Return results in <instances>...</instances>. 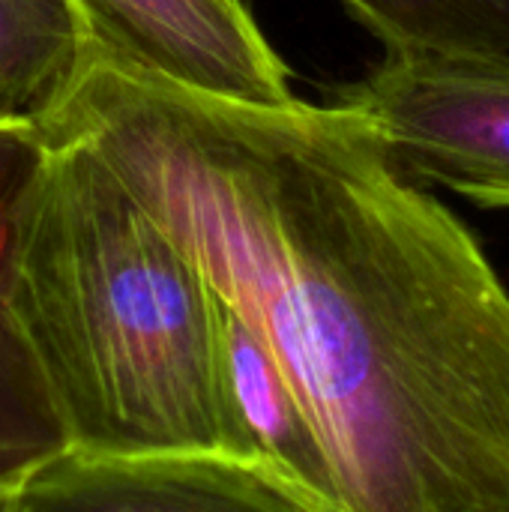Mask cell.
I'll return each instance as SVG.
<instances>
[{
    "mask_svg": "<svg viewBox=\"0 0 509 512\" xmlns=\"http://www.w3.org/2000/svg\"><path fill=\"white\" fill-rule=\"evenodd\" d=\"M48 141L15 303L69 447L234 459L216 291L87 144Z\"/></svg>",
    "mask_w": 509,
    "mask_h": 512,
    "instance_id": "cell-2",
    "label": "cell"
},
{
    "mask_svg": "<svg viewBox=\"0 0 509 512\" xmlns=\"http://www.w3.org/2000/svg\"><path fill=\"white\" fill-rule=\"evenodd\" d=\"M387 48L411 63L509 60V0H342Z\"/></svg>",
    "mask_w": 509,
    "mask_h": 512,
    "instance_id": "cell-8",
    "label": "cell"
},
{
    "mask_svg": "<svg viewBox=\"0 0 509 512\" xmlns=\"http://www.w3.org/2000/svg\"><path fill=\"white\" fill-rule=\"evenodd\" d=\"M222 396L234 462L258 471L303 512H345L333 465L294 384L258 336L219 303Z\"/></svg>",
    "mask_w": 509,
    "mask_h": 512,
    "instance_id": "cell-7",
    "label": "cell"
},
{
    "mask_svg": "<svg viewBox=\"0 0 509 512\" xmlns=\"http://www.w3.org/2000/svg\"><path fill=\"white\" fill-rule=\"evenodd\" d=\"M276 357L345 512H509V291L351 108L240 105L96 51L42 111Z\"/></svg>",
    "mask_w": 509,
    "mask_h": 512,
    "instance_id": "cell-1",
    "label": "cell"
},
{
    "mask_svg": "<svg viewBox=\"0 0 509 512\" xmlns=\"http://www.w3.org/2000/svg\"><path fill=\"white\" fill-rule=\"evenodd\" d=\"M15 512H303L258 471L213 453L63 450L15 486Z\"/></svg>",
    "mask_w": 509,
    "mask_h": 512,
    "instance_id": "cell-5",
    "label": "cell"
},
{
    "mask_svg": "<svg viewBox=\"0 0 509 512\" xmlns=\"http://www.w3.org/2000/svg\"><path fill=\"white\" fill-rule=\"evenodd\" d=\"M75 0H0V111L36 114L93 57Z\"/></svg>",
    "mask_w": 509,
    "mask_h": 512,
    "instance_id": "cell-9",
    "label": "cell"
},
{
    "mask_svg": "<svg viewBox=\"0 0 509 512\" xmlns=\"http://www.w3.org/2000/svg\"><path fill=\"white\" fill-rule=\"evenodd\" d=\"M15 486H3L0 483V512H15Z\"/></svg>",
    "mask_w": 509,
    "mask_h": 512,
    "instance_id": "cell-10",
    "label": "cell"
},
{
    "mask_svg": "<svg viewBox=\"0 0 509 512\" xmlns=\"http://www.w3.org/2000/svg\"><path fill=\"white\" fill-rule=\"evenodd\" d=\"M51 141L36 114L0 111V483L15 486L69 450L39 357L18 315V267Z\"/></svg>",
    "mask_w": 509,
    "mask_h": 512,
    "instance_id": "cell-6",
    "label": "cell"
},
{
    "mask_svg": "<svg viewBox=\"0 0 509 512\" xmlns=\"http://www.w3.org/2000/svg\"><path fill=\"white\" fill-rule=\"evenodd\" d=\"M96 48L162 84L285 108L288 66L240 0H75Z\"/></svg>",
    "mask_w": 509,
    "mask_h": 512,
    "instance_id": "cell-4",
    "label": "cell"
},
{
    "mask_svg": "<svg viewBox=\"0 0 509 512\" xmlns=\"http://www.w3.org/2000/svg\"><path fill=\"white\" fill-rule=\"evenodd\" d=\"M336 102L357 111L411 180L509 207V60H384Z\"/></svg>",
    "mask_w": 509,
    "mask_h": 512,
    "instance_id": "cell-3",
    "label": "cell"
}]
</instances>
